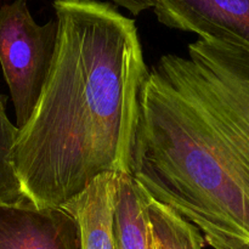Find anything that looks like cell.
Masks as SVG:
<instances>
[{
    "instance_id": "6da1fadb",
    "label": "cell",
    "mask_w": 249,
    "mask_h": 249,
    "mask_svg": "<svg viewBox=\"0 0 249 249\" xmlns=\"http://www.w3.org/2000/svg\"><path fill=\"white\" fill-rule=\"evenodd\" d=\"M131 175L213 249H249V53L197 39L148 71Z\"/></svg>"
},
{
    "instance_id": "7a4b0ae2",
    "label": "cell",
    "mask_w": 249,
    "mask_h": 249,
    "mask_svg": "<svg viewBox=\"0 0 249 249\" xmlns=\"http://www.w3.org/2000/svg\"><path fill=\"white\" fill-rule=\"evenodd\" d=\"M57 44L11 151L22 196L61 207L106 173L131 175L148 74L135 21L100 0H55Z\"/></svg>"
},
{
    "instance_id": "3957f363",
    "label": "cell",
    "mask_w": 249,
    "mask_h": 249,
    "mask_svg": "<svg viewBox=\"0 0 249 249\" xmlns=\"http://www.w3.org/2000/svg\"><path fill=\"white\" fill-rule=\"evenodd\" d=\"M57 21H34L26 0L0 7V65L22 128L33 113L53 66Z\"/></svg>"
},
{
    "instance_id": "277c9868",
    "label": "cell",
    "mask_w": 249,
    "mask_h": 249,
    "mask_svg": "<svg viewBox=\"0 0 249 249\" xmlns=\"http://www.w3.org/2000/svg\"><path fill=\"white\" fill-rule=\"evenodd\" d=\"M160 23L249 53V0H155Z\"/></svg>"
},
{
    "instance_id": "5b68a950",
    "label": "cell",
    "mask_w": 249,
    "mask_h": 249,
    "mask_svg": "<svg viewBox=\"0 0 249 249\" xmlns=\"http://www.w3.org/2000/svg\"><path fill=\"white\" fill-rule=\"evenodd\" d=\"M0 249H80L79 226L62 207L0 202Z\"/></svg>"
},
{
    "instance_id": "8992f818",
    "label": "cell",
    "mask_w": 249,
    "mask_h": 249,
    "mask_svg": "<svg viewBox=\"0 0 249 249\" xmlns=\"http://www.w3.org/2000/svg\"><path fill=\"white\" fill-rule=\"evenodd\" d=\"M118 174L106 173L61 206L77 220L80 249H117L113 232Z\"/></svg>"
},
{
    "instance_id": "52a82bcc",
    "label": "cell",
    "mask_w": 249,
    "mask_h": 249,
    "mask_svg": "<svg viewBox=\"0 0 249 249\" xmlns=\"http://www.w3.org/2000/svg\"><path fill=\"white\" fill-rule=\"evenodd\" d=\"M113 232L117 249H150L145 196L133 175L117 177Z\"/></svg>"
},
{
    "instance_id": "ba28073f",
    "label": "cell",
    "mask_w": 249,
    "mask_h": 249,
    "mask_svg": "<svg viewBox=\"0 0 249 249\" xmlns=\"http://www.w3.org/2000/svg\"><path fill=\"white\" fill-rule=\"evenodd\" d=\"M143 196L148 219V237L153 249L204 248L206 241L196 226L145 191Z\"/></svg>"
},
{
    "instance_id": "9c48e42d",
    "label": "cell",
    "mask_w": 249,
    "mask_h": 249,
    "mask_svg": "<svg viewBox=\"0 0 249 249\" xmlns=\"http://www.w3.org/2000/svg\"><path fill=\"white\" fill-rule=\"evenodd\" d=\"M5 105L6 99L0 95V202H15L23 197L11 160L18 128L7 117Z\"/></svg>"
},
{
    "instance_id": "30bf717a",
    "label": "cell",
    "mask_w": 249,
    "mask_h": 249,
    "mask_svg": "<svg viewBox=\"0 0 249 249\" xmlns=\"http://www.w3.org/2000/svg\"><path fill=\"white\" fill-rule=\"evenodd\" d=\"M117 6H122L133 15H140L145 10L152 9L155 0H111Z\"/></svg>"
},
{
    "instance_id": "8fae6325",
    "label": "cell",
    "mask_w": 249,
    "mask_h": 249,
    "mask_svg": "<svg viewBox=\"0 0 249 249\" xmlns=\"http://www.w3.org/2000/svg\"><path fill=\"white\" fill-rule=\"evenodd\" d=\"M150 249H153V248H152V246H151V243H150Z\"/></svg>"
}]
</instances>
